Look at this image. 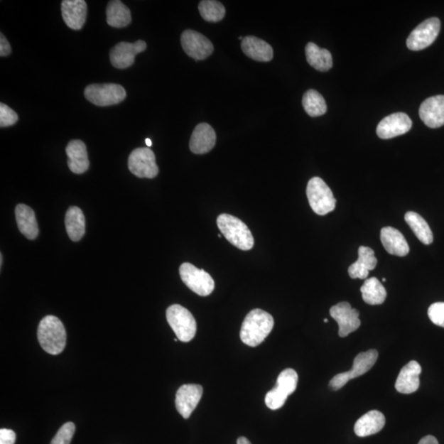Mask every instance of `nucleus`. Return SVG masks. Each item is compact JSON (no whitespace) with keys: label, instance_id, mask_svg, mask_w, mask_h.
<instances>
[{"label":"nucleus","instance_id":"nucleus-6","mask_svg":"<svg viewBox=\"0 0 444 444\" xmlns=\"http://www.w3.org/2000/svg\"><path fill=\"white\" fill-rule=\"evenodd\" d=\"M298 374L293 369H286L279 374L276 384L266 395L265 404L271 410H278L284 406L288 396L296 389Z\"/></svg>","mask_w":444,"mask_h":444},{"label":"nucleus","instance_id":"nucleus-44","mask_svg":"<svg viewBox=\"0 0 444 444\" xmlns=\"http://www.w3.org/2000/svg\"><path fill=\"white\" fill-rule=\"evenodd\" d=\"M327 321H328V320H327V318H325V323H327Z\"/></svg>","mask_w":444,"mask_h":444},{"label":"nucleus","instance_id":"nucleus-39","mask_svg":"<svg viewBox=\"0 0 444 444\" xmlns=\"http://www.w3.org/2000/svg\"><path fill=\"white\" fill-rule=\"evenodd\" d=\"M10 53H11V46L6 38L1 33L0 34V56H8Z\"/></svg>","mask_w":444,"mask_h":444},{"label":"nucleus","instance_id":"nucleus-16","mask_svg":"<svg viewBox=\"0 0 444 444\" xmlns=\"http://www.w3.org/2000/svg\"><path fill=\"white\" fill-rule=\"evenodd\" d=\"M422 121L431 129L444 125V96H435L426 99L420 107Z\"/></svg>","mask_w":444,"mask_h":444},{"label":"nucleus","instance_id":"nucleus-19","mask_svg":"<svg viewBox=\"0 0 444 444\" xmlns=\"http://www.w3.org/2000/svg\"><path fill=\"white\" fill-rule=\"evenodd\" d=\"M421 367L416 360H411L400 371L396 379L395 388L400 394H411L415 393L420 386Z\"/></svg>","mask_w":444,"mask_h":444},{"label":"nucleus","instance_id":"nucleus-23","mask_svg":"<svg viewBox=\"0 0 444 444\" xmlns=\"http://www.w3.org/2000/svg\"><path fill=\"white\" fill-rule=\"evenodd\" d=\"M242 48L245 55L256 61L269 62L274 58L273 47L256 36H249L244 38Z\"/></svg>","mask_w":444,"mask_h":444},{"label":"nucleus","instance_id":"nucleus-34","mask_svg":"<svg viewBox=\"0 0 444 444\" xmlns=\"http://www.w3.org/2000/svg\"><path fill=\"white\" fill-rule=\"evenodd\" d=\"M75 425L72 422H67L57 432L50 444H70L75 433Z\"/></svg>","mask_w":444,"mask_h":444},{"label":"nucleus","instance_id":"nucleus-26","mask_svg":"<svg viewBox=\"0 0 444 444\" xmlns=\"http://www.w3.org/2000/svg\"><path fill=\"white\" fill-rule=\"evenodd\" d=\"M67 236L72 242H80L85 234V217L80 207H70L65 215Z\"/></svg>","mask_w":444,"mask_h":444},{"label":"nucleus","instance_id":"nucleus-22","mask_svg":"<svg viewBox=\"0 0 444 444\" xmlns=\"http://www.w3.org/2000/svg\"><path fill=\"white\" fill-rule=\"evenodd\" d=\"M372 249L360 247L358 250L359 258L357 262L349 266L348 274L352 279H367L369 271L374 270L377 265V259Z\"/></svg>","mask_w":444,"mask_h":444},{"label":"nucleus","instance_id":"nucleus-15","mask_svg":"<svg viewBox=\"0 0 444 444\" xmlns=\"http://www.w3.org/2000/svg\"><path fill=\"white\" fill-rule=\"evenodd\" d=\"M411 127V119L406 114L395 113L381 120L377 134L380 139H390L410 131Z\"/></svg>","mask_w":444,"mask_h":444},{"label":"nucleus","instance_id":"nucleus-25","mask_svg":"<svg viewBox=\"0 0 444 444\" xmlns=\"http://www.w3.org/2000/svg\"><path fill=\"white\" fill-rule=\"evenodd\" d=\"M15 215L19 231L24 237L29 239L38 237V224L33 209L25 205H18L15 208Z\"/></svg>","mask_w":444,"mask_h":444},{"label":"nucleus","instance_id":"nucleus-29","mask_svg":"<svg viewBox=\"0 0 444 444\" xmlns=\"http://www.w3.org/2000/svg\"><path fill=\"white\" fill-rule=\"evenodd\" d=\"M363 300L370 305H382L386 300V291L384 286L376 278L365 280L360 287Z\"/></svg>","mask_w":444,"mask_h":444},{"label":"nucleus","instance_id":"nucleus-14","mask_svg":"<svg viewBox=\"0 0 444 444\" xmlns=\"http://www.w3.org/2000/svg\"><path fill=\"white\" fill-rule=\"evenodd\" d=\"M202 393V386L198 384H185L178 389L175 406L183 418L189 419L193 411L196 409L198 402L200 401Z\"/></svg>","mask_w":444,"mask_h":444},{"label":"nucleus","instance_id":"nucleus-27","mask_svg":"<svg viewBox=\"0 0 444 444\" xmlns=\"http://www.w3.org/2000/svg\"><path fill=\"white\" fill-rule=\"evenodd\" d=\"M107 21L111 27L123 28L131 23L129 9L119 0L109 1L107 8Z\"/></svg>","mask_w":444,"mask_h":444},{"label":"nucleus","instance_id":"nucleus-33","mask_svg":"<svg viewBox=\"0 0 444 444\" xmlns=\"http://www.w3.org/2000/svg\"><path fill=\"white\" fill-rule=\"evenodd\" d=\"M202 18L209 23L220 22L226 15V9L215 0H205L198 5Z\"/></svg>","mask_w":444,"mask_h":444},{"label":"nucleus","instance_id":"nucleus-11","mask_svg":"<svg viewBox=\"0 0 444 444\" xmlns=\"http://www.w3.org/2000/svg\"><path fill=\"white\" fill-rule=\"evenodd\" d=\"M181 45L185 53L195 60L207 59L214 50L211 40L193 30H186L182 33Z\"/></svg>","mask_w":444,"mask_h":444},{"label":"nucleus","instance_id":"nucleus-8","mask_svg":"<svg viewBox=\"0 0 444 444\" xmlns=\"http://www.w3.org/2000/svg\"><path fill=\"white\" fill-rule=\"evenodd\" d=\"M180 275L183 282L198 296H207L215 288V282L211 275L190 263L180 266Z\"/></svg>","mask_w":444,"mask_h":444},{"label":"nucleus","instance_id":"nucleus-40","mask_svg":"<svg viewBox=\"0 0 444 444\" xmlns=\"http://www.w3.org/2000/svg\"><path fill=\"white\" fill-rule=\"evenodd\" d=\"M418 444H438L437 438L432 435H427L420 440Z\"/></svg>","mask_w":444,"mask_h":444},{"label":"nucleus","instance_id":"nucleus-24","mask_svg":"<svg viewBox=\"0 0 444 444\" xmlns=\"http://www.w3.org/2000/svg\"><path fill=\"white\" fill-rule=\"evenodd\" d=\"M385 422V416L382 412L370 411L355 423L354 431L359 437L373 435L383 430Z\"/></svg>","mask_w":444,"mask_h":444},{"label":"nucleus","instance_id":"nucleus-20","mask_svg":"<svg viewBox=\"0 0 444 444\" xmlns=\"http://www.w3.org/2000/svg\"><path fill=\"white\" fill-rule=\"evenodd\" d=\"M67 166L72 173L80 175L85 173L90 166L89 163L87 147L81 140H72L66 148Z\"/></svg>","mask_w":444,"mask_h":444},{"label":"nucleus","instance_id":"nucleus-42","mask_svg":"<svg viewBox=\"0 0 444 444\" xmlns=\"http://www.w3.org/2000/svg\"><path fill=\"white\" fill-rule=\"evenodd\" d=\"M146 144H147L148 147L150 148L153 144H151V141L149 139H146Z\"/></svg>","mask_w":444,"mask_h":444},{"label":"nucleus","instance_id":"nucleus-38","mask_svg":"<svg viewBox=\"0 0 444 444\" xmlns=\"http://www.w3.org/2000/svg\"><path fill=\"white\" fill-rule=\"evenodd\" d=\"M16 433L12 430H0V444H14Z\"/></svg>","mask_w":444,"mask_h":444},{"label":"nucleus","instance_id":"nucleus-12","mask_svg":"<svg viewBox=\"0 0 444 444\" xmlns=\"http://www.w3.org/2000/svg\"><path fill=\"white\" fill-rule=\"evenodd\" d=\"M330 315L339 326V336L346 337L350 333L357 331L362 325L359 311L352 309L348 302H341L330 309Z\"/></svg>","mask_w":444,"mask_h":444},{"label":"nucleus","instance_id":"nucleus-31","mask_svg":"<svg viewBox=\"0 0 444 444\" xmlns=\"http://www.w3.org/2000/svg\"><path fill=\"white\" fill-rule=\"evenodd\" d=\"M378 357L379 354L376 350H369L368 352L357 354L354 359L352 369L347 372L349 379L358 378L367 373L375 364Z\"/></svg>","mask_w":444,"mask_h":444},{"label":"nucleus","instance_id":"nucleus-17","mask_svg":"<svg viewBox=\"0 0 444 444\" xmlns=\"http://www.w3.org/2000/svg\"><path fill=\"white\" fill-rule=\"evenodd\" d=\"M61 12L67 27L80 30L86 22L87 5L85 0H64L61 3Z\"/></svg>","mask_w":444,"mask_h":444},{"label":"nucleus","instance_id":"nucleus-9","mask_svg":"<svg viewBox=\"0 0 444 444\" xmlns=\"http://www.w3.org/2000/svg\"><path fill=\"white\" fill-rule=\"evenodd\" d=\"M441 28L440 20L431 18L424 21L411 31L406 40V45L409 50L419 51L427 48L437 38Z\"/></svg>","mask_w":444,"mask_h":444},{"label":"nucleus","instance_id":"nucleus-37","mask_svg":"<svg viewBox=\"0 0 444 444\" xmlns=\"http://www.w3.org/2000/svg\"><path fill=\"white\" fill-rule=\"evenodd\" d=\"M350 379L347 372L338 374L331 379L329 386L334 390L337 391L343 388L349 382Z\"/></svg>","mask_w":444,"mask_h":444},{"label":"nucleus","instance_id":"nucleus-41","mask_svg":"<svg viewBox=\"0 0 444 444\" xmlns=\"http://www.w3.org/2000/svg\"><path fill=\"white\" fill-rule=\"evenodd\" d=\"M237 444H252V443L249 442L248 438L245 437H239L237 440Z\"/></svg>","mask_w":444,"mask_h":444},{"label":"nucleus","instance_id":"nucleus-35","mask_svg":"<svg viewBox=\"0 0 444 444\" xmlns=\"http://www.w3.org/2000/svg\"><path fill=\"white\" fill-rule=\"evenodd\" d=\"M18 116L13 109L4 103L0 104V127L12 126L18 122Z\"/></svg>","mask_w":444,"mask_h":444},{"label":"nucleus","instance_id":"nucleus-3","mask_svg":"<svg viewBox=\"0 0 444 444\" xmlns=\"http://www.w3.org/2000/svg\"><path fill=\"white\" fill-rule=\"evenodd\" d=\"M217 227L228 242L237 248L247 251L254 247V239L250 229L240 219L222 214L217 217Z\"/></svg>","mask_w":444,"mask_h":444},{"label":"nucleus","instance_id":"nucleus-21","mask_svg":"<svg viewBox=\"0 0 444 444\" xmlns=\"http://www.w3.org/2000/svg\"><path fill=\"white\" fill-rule=\"evenodd\" d=\"M380 239L386 251L389 254L399 257H404L409 254L408 243L399 229L390 227H384L381 229Z\"/></svg>","mask_w":444,"mask_h":444},{"label":"nucleus","instance_id":"nucleus-30","mask_svg":"<svg viewBox=\"0 0 444 444\" xmlns=\"http://www.w3.org/2000/svg\"><path fill=\"white\" fill-rule=\"evenodd\" d=\"M405 221L409 224L420 242L425 244H431L433 242V237L431 229L419 214L414 212L406 213Z\"/></svg>","mask_w":444,"mask_h":444},{"label":"nucleus","instance_id":"nucleus-28","mask_svg":"<svg viewBox=\"0 0 444 444\" xmlns=\"http://www.w3.org/2000/svg\"><path fill=\"white\" fill-rule=\"evenodd\" d=\"M305 54L308 63L315 70L326 72L332 69V57L327 50L310 43L305 47Z\"/></svg>","mask_w":444,"mask_h":444},{"label":"nucleus","instance_id":"nucleus-5","mask_svg":"<svg viewBox=\"0 0 444 444\" xmlns=\"http://www.w3.org/2000/svg\"><path fill=\"white\" fill-rule=\"evenodd\" d=\"M166 320L180 341L189 342L195 337V318L185 307L180 305L170 306L166 310Z\"/></svg>","mask_w":444,"mask_h":444},{"label":"nucleus","instance_id":"nucleus-1","mask_svg":"<svg viewBox=\"0 0 444 444\" xmlns=\"http://www.w3.org/2000/svg\"><path fill=\"white\" fill-rule=\"evenodd\" d=\"M274 327L273 316L263 310L255 309L245 317L240 329V339L249 347L259 346Z\"/></svg>","mask_w":444,"mask_h":444},{"label":"nucleus","instance_id":"nucleus-7","mask_svg":"<svg viewBox=\"0 0 444 444\" xmlns=\"http://www.w3.org/2000/svg\"><path fill=\"white\" fill-rule=\"evenodd\" d=\"M85 96L87 100L98 107L113 106L122 102L127 94L125 89L114 83L91 85L86 87Z\"/></svg>","mask_w":444,"mask_h":444},{"label":"nucleus","instance_id":"nucleus-13","mask_svg":"<svg viewBox=\"0 0 444 444\" xmlns=\"http://www.w3.org/2000/svg\"><path fill=\"white\" fill-rule=\"evenodd\" d=\"M146 48L147 44L141 40L134 43H119L112 49L109 60L112 65L117 69H127L134 65L135 56L144 52Z\"/></svg>","mask_w":444,"mask_h":444},{"label":"nucleus","instance_id":"nucleus-10","mask_svg":"<svg viewBox=\"0 0 444 444\" xmlns=\"http://www.w3.org/2000/svg\"><path fill=\"white\" fill-rule=\"evenodd\" d=\"M129 169L139 178L153 179L158 176L159 168L156 163V156L148 148H139L132 151L128 161Z\"/></svg>","mask_w":444,"mask_h":444},{"label":"nucleus","instance_id":"nucleus-43","mask_svg":"<svg viewBox=\"0 0 444 444\" xmlns=\"http://www.w3.org/2000/svg\"><path fill=\"white\" fill-rule=\"evenodd\" d=\"M0 264H1V266L3 265V254H1V255H0Z\"/></svg>","mask_w":444,"mask_h":444},{"label":"nucleus","instance_id":"nucleus-18","mask_svg":"<svg viewBox=\"0 0 444 444\" xmlns=\"http://www.w3.org/2000/svg\"><path fill=\"white\" fill-rule=\"evenodd\" d=\"M217 135L210 124L202 123L195 127L191 136L190 148L193 153L205 154L215 147Z\"/></svg>","mask_w":444,"mask_h":444},{"label":"nucleus","instance_id":"nucleus-4","mask_svg":"<svg viewBox=\"0 0 444 444\" xmlns=\"http://www.w3.org/2000/svg\"><path fill=\"white\" fill-rule=\"evenodd\" d=\"M306 193L313 211L318 215H327L335 209L336 198L330 188L321 178H312L308 183Z\"/></svg>","mask_w":444,"mask_h":444},{"label":"nucleus","instance_id":"nucleus-36","mask_svg":"<svg viewBox=\"0 0 444 444\" xmlns=\"http://www.w3.org/2000/svg\"><path fill=\"white\" fill-rule=\"evenodd\" d=\"M430 320L435 325L444 327V302H437L428 310Z\"/></svg>","mask_w":444,"mask_h":444},{"label":"nucleus","instance_id":"nucleus-32","mask_svg":"<svg viewBox=\"0 0 444 444\" xmlns=\"http://www.w3.org/2000/svg\"><path fill=\"white\" fill-rule=\"evenodd\" d=\"M302 104L306 113L311 117H321L327 112L325 98L315 90L307 91L303 97Z\"/></svg>","mask_w":444,"mask_h":444},{"label":"nucleus","instance_id":"nucleus-2","mask_svg":"<svg viewBox=\"0 0 444 444\" xmlns=\"http://www.w3.org/2000/svg\"><path fill=\"white\" fill-rule=\"evenodd\" d=\"M38 337L41 348L52 355L59 354L66 347L67 333L58 318L48 315L40 322Z\"/></svg>","mask_w":444,"mask_h":444}]
</instances>
